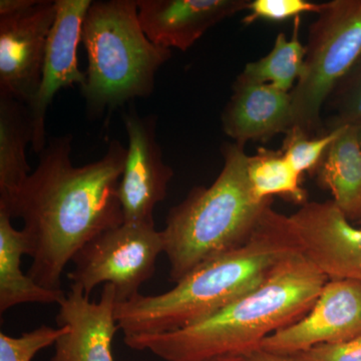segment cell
I'll list each match as a JSON object with an SVG mask.
<instances>
[{"label":"cell","instance_id":"4","mask_svg":"<svg viewBox=\"0 0 361 361\" xmlns=\"http://www.w3.org/2000/svg\"><path fill=\"white\" fill-rule=\"evenodd\" d=\"M244 147L225 144L217 179L211 186L193 188L169 211L161 232L174 283L206 261L243 246L272 205L273 199L260 202L252 194Z\"/></svg>","mask_w":361,"mask_h":361},{"label":"cell","instance_id":"24","mask_svg":"<svg viewBox=\"0 0 361 361\" xmlns=\"http://www.w3.org/2000/svg\"><path fill=\"white\" fill-rule=\"evenodd\" d=\"M322 4H317L307 0H254L249 4L248 14L242 23L252 25L257 20L280 23L302 16L305 13H319Z\"/></svg>","mask_w":361,"mask_h":361},{"label":"cell","instance_id":"7","mask_svg":"<svg viewBox=\"0 0 361 361\" xmlns=\"http://www.w3.org/2000/svg\"><path fill=\"white\" fill-rule=\"evenodd\" d=\"M161 253L165 244L155 224L123 222L82 247L71 261L68 277L87 297L99 284L113 285L116 303L126 302L141 294Z\"/></svg>","mask_w":361,"mask_h":361},{"label":"cell","instance_id":"30","mask_svg":"<svg viewBox=\"0 0 361 361\" xmlns=\"http://www.w3.org/2000/svg\"><path fill=\"white\" fill-rule=\"evenodd\" d=\"M360 224H361V223H360Z\"/></svg>","mask_w":361,"mask_h":361},{"label":"cell","instance_id":"21","mask_svg":"<svg viewBox=\"0 0 361 361\" xmlns=\"http://www.w3.org/2000/svg\"><path fill=\"white\" fill-rule=\"evenodd\" d=\"M325 133L361 123V56L331 92L323 108Z\"/></svg>","mask_w":361,"mask_h":361},{"label":"cell","instance_id":"22","mask_svg":"<svg viewBox=\"0 0 361 361\" xmlns=\"http://www.w3.org/2000/svg\"><path fill=\"white\" fill-rule=\"evenodd\" d=\"M343 128L319 137H310L301 130L291 129L286 134L282 153L299 175L316 172L329 147L341 135Z\"/></svg>","mask_w":361,"mask_h":361},{"label":"cell","instance_id":"17","mask_svg":"<svg viewBox=\"0 0 361 361\" xmlns=\"http://www.w3.org/2000/svg\"><path fill=\"white\" fill-rule=\"evenodd\" d=\"M320 186L350 222L361 223V148L355 126L344 127L317 170Z\"/></svg>","mask_w":361,"mask_h":361},{"label":"cell","instance_id":"23","mask_svg":"<svg viewBox=\"0 0 361 361\" xmlns=\"http://www.w3.org/2000/svg\"><path fill=\"white\" fill-rule=\"evenodd\" d=\"M66 327L42 325L20 336L0 334V361H32L44 349L54 345L66 332Z\"/></svg>","mask_w":361,"mask_h":361},{"label":"cell","instance_id":"3","mask_svg":"<svg viewBox=\"0 0 361 361\" xmlns=\"http://www.w3.org/2000/svg\"><path fill=\"white\" fill-rule=\"evenodd\" d=\"M296 252L289 216L270 205L243 246L199 265L169 291L116 303L118 329L125 336L184 329L255 289Z\"/></svg>","mask_w":361,"mask_h":361},{"label":"cell","instance_id":"10","mask_svg":"<svg viewBox=\"0 0 361 361\" xmlns=\"http://www.w3.org/2000/svg\"><path fill=\"white\" fill-rule=\"evenodd\" d=\"M361 336V283L329 279L310 311L289 326L271 334L260 348L282 355H295L322 345Z\"/></svg>","mask_w":361,"mask_h":361},{"label":"cell","instance_id":"5","mask_svg":"<svg viewBox=\"0 0 361 361\" xmlns=\"http://www.w3.org/2000/svg\"><path fill=\"white\" fill-rule=\"evenodd\" d=\"M82 42L89 66L80 92L92 118L151 96L157 73L172 58L171 49L153 44L142 30L137 0L92 1Z\"/></svg>","mask_w":361,"mask_h":361},{"label":"cell","instance_id":"8","mask_svg":"<svg viewBox=\"0 0 361 361\" xmlns=\"http://www.w3.org/2000/svg\"><path fill=\"white\" fill-rule=\"evenodd\" d=\"M129 139L127 158L118 188L125 222L155 224L154 210L167 198L174 171L165 163L157 141L155 115L140 116L135 106L123 113Z\"/></svg>","mask_w":361,"mask_h":361},{"label":"cell","instance_id":"29","mask_svg":"<svg viewBox=\"0 0 361 361\" xmlns=\"http://www.w3.org/2000/svg\"><path fill=\"white\" fill-rule=\"evenodd\" d=\"M356 129H357L358 142H360V148H361V123L360 126H356Z\"/></svg>","mask_w":361,"mask_h":361},{"label":"cell","instance_id":"19","mask_svg":"<svg viewBox=\"0 0 361 361\" xmlns=\"http://www.w3.org/2000/svg\"><path fill=\"white\" fill-rule=\"evenodd\" d=\"M301 16L293 20L290 39L278 33L273 49L264 58L247 63L242 77L272 85L285 92H291L303 75L305 68L306 45L299 39Z\"/></svg>","mask_w":361,"mask_h":361},{"label":"cell","instance_id":"1","mask_svg":"<svg viewBox=\"0 0 361 361\" xmlns=\"http://www.w3.org/2000/svg\"><path fill=\"white\" fill-rule=\"evenodd\" d=\"M71 142L70 134L49 140L25 184L0 202L1 210L25 223L32 258L28 275L56 290L82 247L125 222L118 188L128 149L113 140L103 158L75 167Z\"/></svg>","mask_w":361,"mask_h":361},{"label":"cell","instance_id":"13","mask_svg":"<svg viewBox=\"0 0 361 361\" xmlns=\"http://www.w3.org/2000/svg\"><path fill=\"white\" fill-rule=\"evenodd\" d=\"M59 306L56 323L66 330L54 344L51 361H115L111 343L120 329L113 285H104L97 301H90L82 288L71 285Z\"/></svg>","mask_w":361,"mask_h":361},{"label":"cell","instance_id":"26","mask_svg":"<svg viewBox=\"0 0 361 361\" xmlns=\"http://www.w3.org/2000/svg\"><path fill=\"white\" fill-rule=\"evenodd\" d=\"M37 0H1L0 1V16H11L30 8L37 4Z\"/></svg>","mask_w":361,"mask_h":361},{"label":"cell","instance_id":"28","mask_svg":"<svg viewBox=\"0 0 361 361\" xmlns=\"http://www.w3.org/2000/svg\"><path fill=\"white\" fill-rule=\"evenodd\" d=\"M191 361H245L244 356H219V357L204 358Z\"/></svg>","mask_w":361,"mask_h":361},{"label":"cell","instance_id":"16","mask_svg":"<svg viewBox=\"0 0 361 361\" xmlns=\"http://www.w3.org/2000/svg\"><path fill=\"white\" fill-rule=\"evenodd\" d=\"M13 218L0 209V312L26 303L59 304L63 289L40 286L21 270V257L30 256V246L23 230H16Z\"/></svg>","mask_w":361,"mask_h":361},{"label":"cell","instance_id":"25","mask_svg":"<svg viewBox=\"0 0 361 361\" xmlns=\"http://www.w3.org/2000/svg\"><path fill=\"white\" fill-rule=\"evenodd\" d=\"M292 357L296 361H361V336L338 343L314 346Z\"/></svg>","mask_w":361,"mask_h":361},{"label":"cell","instance_id":"2","mask_svg":"<svg viewBox=\"0 0 361 361\" xmlns=\"http://www.w3.org/2000/svg\"><path fill=\"white\" fill-rule=\"evenodd\" d=\"M329 278L301 252L275 268L263 283L184 329L125 336L126 345L166 361L246 356L278 330L310 311Z\"/></svg>","mask_w":361,"mask_h":361},{"label":"cell","instance_id":"6","mask_svg":"<svg viewBox=\"0 0 361 361\" xmlns=\"http://www.w3.org/2000/svg\"><path fill=\"white\" fill-rule=\"evenodd\" d=\"M361 56V0L322 4L310 27L302 77L291 92L292 129L310 137L327 134L324 104Z\"/></svg>","mask_w":361,"mask_h":361},{"label":"cell","instance_id":"20","mask_svg":"<svg viewBox=\"0 0 361 361\" xmlns=\"http://www.w3.org/2000/svg\"><path fill=\"white\" fill-rule=\"evenodd\" d=\"M247 172L256 200L263 202L280 196L298 205L307 203V193L301 186L302 176L292 168L281 149H259L255 155L249 156Z\"/></svg>","mask_w":361,"mask_h":361},{"label":"cell","instance_id":"15","mask_svg":"<svg viewBox=\"0 0 361 361\" xmlns=\"http://www.w3.org/2000/svg\"><path fill=\"white\" fill-rule=\"evenodd\" d=\"M222 129L235 142H266L293 126L291 92L253 82L241 75L221 115Z\"/></svg>","mask_w":361,"mask_h":361},{"label":"cell","instance_id":"14","mask_svg":"<svg viewBox=\"0 0 361 361\" xmlns=\"http://www.w3.org/2000/svg\"><path fill=\"white\" fill-rule=\"evenodd\" d=\"M248 0H137L144 32L153 44L186 51L213 26L247 11Z\"/></svg>","mask_w":361,"mask_h":361},{"label":"cell","instance_id":"12","mask_svg":"<svg viewBox=\"0 0 361 361\" xmlns=\"http://www.w3.org/2000/svg\"><path fill=\"white\" fill-rule=\"evenodd\" d=\"M92 0H56V14L47 39L39 90L28 106L32 115V148L39 155L47 141L45 118L49 104L59 90L85 84V73L78 66V47L82 28Z\"/></svg>","mask_w":361,"mask_h":361},{"label":"cell","instance_id":"18","mask_svg":"<svg viewBox=\"0 0 361 361\" xmlns=\"http://www.w3.org/2000/svg\"><path fill=\"white\" fill-rule=\"evenodd\" d=\"M32 139L27 104L0 96V202L11 199L32 174L26 148Z\"/></svg>","mask_w":361,"mask_h":361},{"label":"cell","instance_id":"9","mask_svg":"<svg viewBox=\"0 0 361 361\" xmlns=\"http://www.w3.org/2000/svg\"><path fill=\"white\" fill-rule=\"evenodd\" d=\"M56 14V0H37L30 8L0 16V96L32 104Z\"/></svg>","mask_w":361,"mask_h":361},{"label":"cell","instance_id":"27","mask_svg":"<svg viewBox=\"0 0 361 361\" xmlns=\"http://www.w3.org/2000/svg\"><path fill=\"white\" fill-rule=\"evenodd\" d=\"M245 361H296L292 356L277 355L258 348L244 356Z\"/></svg>","mask_w":361,"mask_h":361},{"label":"cell","instance_id":"11","mask_svg":"<svg viewBox=\"0 0 361 361\" xmlns=\"http://www.w3.org/2000/svg\"><path fill=\"white\" fill-rule=\"evenodd\" d=\"M289 220L301 253L329 280L361 283V228L334 201L307 202Z\"/></svg>","mask_w":361,"mask_h":361}]
</instances>
